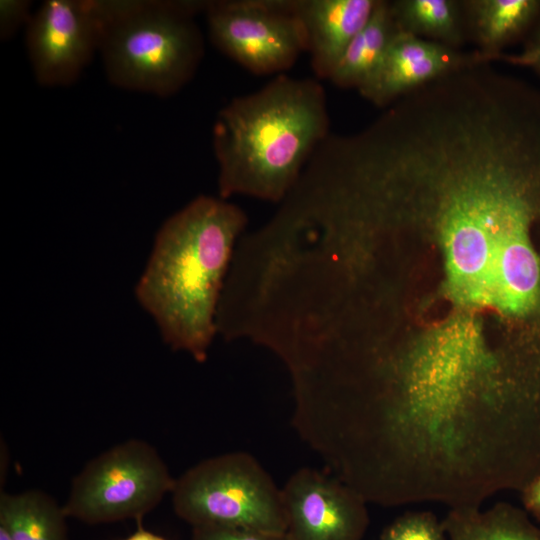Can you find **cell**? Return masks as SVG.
I'll use <instances>...</instances> for the list:
<instances>
[{
  "label": "cell",
  "instance_id": "8992f818",
  "mask_svg": "<svg viewBox=\"0 0 540 540\" xmlns=\"http://www.w3.org/2000/svg\"><path fill=\"white\" fill-rule=\"evenodd\" d=\"M204 13L213 44L254 74L282 73L307 52L294 0L206 1Z\"/></svg>",
  "mask_w": 540,
  "mask_h": 540
},
{
  "label": "cell",
  "instance_id": "7c38bea8",
  "mask_svg": "<svg viewBox=\"0 0 540 540\" xmlns=\"http://www.w3.org/2000/svg\"><path fill=\"white\" fill-rule=\"evenodd\" d=\"M447 540H540V528L526 511L506 502L450 508L442 520Z\"/></svg>",
  "mask_w": 540,
  "mask_h": 540
},
{
  "label": "cell",
  "instance_id": "4fadbf2b",
  "mask_svg": "<svg viewBox=\"0 0 540 540\" xmlns=\"http://www.w3.org/2000/svg\"><path fill=\"white\" fill-rule=\"evenodd\" d=\"M397 31L389 1L378 0L369 21L350 42L329 80L340 88L360 89L378 68Z\"/></svg>",
  "mask_w": 540,
  "mask_h": 540
},
{
  "label": "cell",
  "instance_id": "7a4b0ae2",
  "mask_svg": "<svg viewBox=\"0 0 540 540\" xmlns=\"http://www.w3.org/2000/svg\"><path fill=\"white\" fill-rule=\"evenodd\" d=\"M326 93L315 79L280 74L218 113L213 150L219 197L281 203L328 137Z\"/></svg>",
  "mask_w": 540,
  "mask_h": 540
},
{
  "label": "cell",
  "instance_id": "9a60e30c",
  "mask_svg": "<svg viewBox=\"0 0 540 540\" xmlns=\"http://www.w3.org/2000/svg\"><path fill=\"white\" fill-rule=\"evenodd\" d=\"M63 507L48 494L1 493L0 526L11 540H68Z\"/></svg>",
  "mask_w": 540,
  "mask_h": 540
},
{
  "label": "cell",
  "instance_id": "ac0fdd59",
  "mask_svg": "<svg viewBox=\"0 0 540 540\" xmlns=\"http://www.w3.org/2000/svg\"><path fill=\"white\" fill-rule=\"evenodd\" d=\"M498 61L531 69L540 77V16L517 53H502Z\"/></svg>",
  "mask_w": 540,
  "mask_h": 540
},
{
  "label": "cell",
  "instance_id": "30bf717a",
  "mask_svg": "<svg viewBox=\"0 0 540 540\" xmlns=\"http://www.w3.org/2000/svg\"><path fill=\"white\" fill-rule=\"evenodd\" d=\"M378 0H294L318 79H329L344 51L369 21Z\"/></svg>",
  "mask_w": 540,
  "mask_h": 540
},
{
  "label": "cell",
  "instance_id": "3957f363",
  "mask_svg": "<svg viewBox=\"0 0 540 540\" xmlns=\"http://www.w3.org/2000/svg\"><path fill=\"white\" fill-rule=\"evenodd\" d=\"M206 1L96 0L104 70L114 85L160 97L178 92L204 54L195 21Z\"/></svg>",
  "mask_w": 540,
  "mask_h": 540
},
{
  "label": "cell",
  "instance_id": "5bb4252c",
  "mask_svg": "<svg viewBox=\"0 0 540 540\" xmlns=\"http://www.w3.org/2000/svg\"><path fill=\"white\" fill-rule=\"evenodd\" d=\"M397 29L452 48L468 41L462 0L389 1Z\"/></svg>",
  "mask_w": 540,
  "mask_h": 540
},
{
  "label": "cell",
  "instance_id": "ba28073f",
  "mask_svg": "<svg viewBox=\"0 0 540 540\" xmlns=\"http://www.w3.org/2000/svg\"><path fill=\"white\" fill-rule=\"evenodd\" d=\"M281 496L290 540H362L368 528V502L331 473L300 468Z\"/></svg>",
  "mask_w": 540,
  "mask_h": 540
},
{
  "label": "cell",
  "instance_id": "277c9868",
  "mask_svg": "<svg viewBox=\"0 0 540 540\" xmlns=\"http://www.w3.org/2000/svg\"><path fill=\"white\" fill-rule=\"evenodd\" d=\"M175 513L192 527L232 526L286 533L281 489L250 454L217 455L185 471L171 492Z\"/></svg>",
  "mask_w": 540,
  "mask_h": 540
},
{
  "label": "cell",
  "instance_id": "8fae6325",
  "mask_svg": "<svg viewBox=\"0 0 540 540\" xmlns=\"http://www.w3.org/2000/svg\"><path fill=\"white\" fill-rule=\"evenodd\" d=\"M462 6L468 41L492 62L525 38L540 16V0H462Z\"/></svg>",
  "mask_w": 540,
  "mask_h": 540
},
{
  "label": "cell",
  "instance_id": "ffe728a7",
  "mask_svg": "<svg viewBox=\"0 0 540 540\" xmlns=\"http://www.w3.org/2000/svg\"><path fill=\"white\" fill-rule=\"evenodd\" d=\"M525 510L540 521V473L521 491Z\"/></svg>",
  "mask_w": 540,
  "mask_h": 540
},
{
  "label": "cell",
  "instance_id": "52a82bcc",
  "mask_svg": "<svg viewBox=\"0 0 540 540\" xmlns=\"http://www.w3.org/2000/svg\"><path fill=\"white\" fill-rule=\"evenodd\" d=\"M26 28L32 70L44 87L75 82L99 52L96 0H47L32 14Z\"/></svg>",
  "mask_w": 540,
  "mask_h": 540
},
{
  "label": "cell",
  "instance_id": "9c48e42d",
  "mask_svg": "<svg viewBox=\"0 0 540 540\" xmlns=\"http://www.w3.org/2000/svg\"><path fill=\"white\" fill-rule=\"evenodd\" d=\"M491 63L490 57L475 49L464 51L398 30L378 68L358 92L373 105L387 108L434 80Z\"/></svg>",
  "mask_w": 540,
  "mask_h": 540
},
{
  "label": "cell",
  "instance_id": "e0dca14e",
  "mask_svg": "<svg viewBox=\"0 0 540 540\" xmlns=\"http://www.w3.org/2000/svg\"><path fill=\"white\" fill-rule=\"evenodd\" d=\"M191 540H290L286 533H272L232 526L193 527Z\"/></svg>",
  "mask_w": 540,
  "mask_h": 540
},
{
  "label": "cell",
  "instance_id": "5b68a950",
  "mask_svg": "<svg viewBox=\"0 0 540 540\" xmlns=\"http://www.w3.org/2000/svg\"><path fill=\"white\" fill-rule=\"evenodd\" d=\"M175 484L148 442L129 439L90 460L73 479L65 515L87 524L140 520Z\"/></svg>",
  "mask_w": 540,
  "mask_h": 540
},
{
  "label": "cell",
  "instance_id": "2e32d148",
  "mask_svg": "<svg viewBox=\"0 0 540 540\" xmlns=\"http://www.w3.org/2000/svg\"><path fill=\"white\" fill-rule=\"evenodd\" d=\"M379 540H447L442 521L430 511L406 512L390 523Z\"/></svg>",
  "mask_w": 540,
  "mask_h": 540
},
{
  "label": "cell",
  "instance_id": "7402d4cb",
  "mask_svg": "<svg viewBox=\"0 0 540 540\" xmlns=\"http://www.w3.org/2000/svg\"><path fill=\"white\" fill-rule=\"evenodd\" d=\"M0 540H11L6 530L0 526Z\"/></svg>",
  "mask_w": 540,
  "mask_h": 540
},
{
  "label": "cell",
  "instance_id": "6da1fadb",
  "mask_svg": "<svg viewBox=\"0 0 540 540\" xmlns=\"http://www.w3.org/2000/svg\"><path fill=\"white\" fill-rule=\"evenodd\" d=\"M246 213L221 197L201 195L158 229L135 286L140 306L163 342L203 363L218 335L217 312Z\"/></svg>",
  "mask_w": 540,
  "mask_h": 540
},
{
  "label": "cell",
  "instance_id": "d6986e66",
  "mask_svg": "<svg viewBox=\"0 0 540 540\" xmlns=\"http://www.w3.org/2000/svg\"><path fill=\"white\" fill-rule=\"evenodd\" d=\"M31 2L27 0H1L0 1V38L8 40L24 24L29 23L31 17Z\"/></svg>",
  "mask_w": 540,
  "mask_h": 540
},
{
  "label": "cell",
  "instance_id": "44dd1931",
  "mask_svg": "<svg viewBox=\"0 0 540 540\" xmlns=\"http://www.w3.org/2000/svg\"><path fill=\"white\" fill-rule=\"evenodd\" d=\"M125 540H166V539L157 534H154L152 532L139 528L135 533L131 534Z\"/></svg>",
  "mask_w": 540,
  "mask_h": 540
}]
</instances>
